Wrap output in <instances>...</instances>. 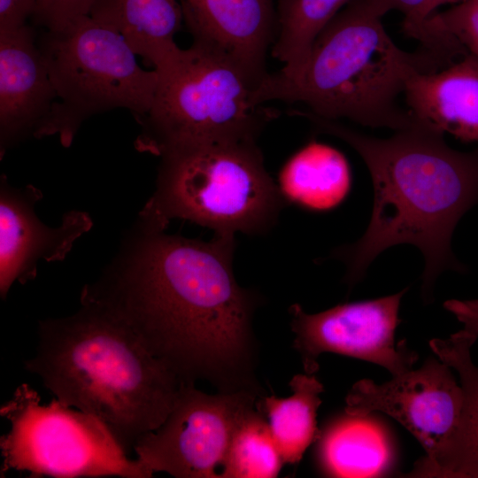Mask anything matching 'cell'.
<instances>
[{
  "label": "cell",
  "mask_w": 478,
  "mask_h": 478,
  "mask_svg": "<svg viewBox=\"0 0 478 478\" xmlns=\"http://www.w3.org/2000/svg\"><path fill=\"white\" fill-rule=\"evenodd\" d=\"M165 231L139 219L81 300L124 321L184 383L202 380L218 392L264 396L252 326L262 297L235 279V235L202 241Z\"/></svg>",
  "instance_id": "1"
},
{
  "label": "cell",
  "mask_w": 478,
  "mask_h": 478,
  "mask_svg": "<svg viewBox=\"0 0 478 478\" xmlns=\"http://www.w3.org/2000/svg\"><path fill=\"white\" fill-rule=\"evenodd\" d=\"M294 114L307 119L319 133L349 144L371 175L374 204L368 227L358 241L331 256L346 265V282L351 287L361 280L387 248L410 243L424 256L422 295L430 300L443 271L462 270L451 241L459 219L478 204V148L456 150L442 131L419 119L389 138H377L306 110Z\"/></svg>",
  "instance_id": "2"
},
{
  "label": "cell",
  "mask_w": 478,
  "mask_h": 478,
  "mask_svg": "<svg viewBox=\"0 0 478 478\" xmlns=\"http://www.w3.org/2000/svg\"><path fill=\"white\" fill-rule=\"evenodd\" d=\"M81 304L71 316L39 322L25 369L59 402L103 421L129 454L165 421L184 382L124 321Z\"/></svg>",
  "instance_id": "3"
},
{
  "label": "cell",
  "mask_w": 478,
  "mask_h": 478,
  "mask_svg": "<svg viewBox=\"0 0 478 478\" xmlns=\"http://www.w3.org/2000/svg\"><path fill=\"white\" fill-rule=\"evenodd\" d=\"M369 0H352L322 30L300 72L292 78L267 73L255 99L302 103L325 119L362 126L407 128L419 120L398 104L416 72L446 66L451 58L422 48L400 49Z\"/></svg>",
  "instance_id": "4"
},
{
  "label": "cell",
  "mask_w": 478,
  "mask_h": 478,
  "mask_svg": "<svg viewBox=\"0 0 478 478\" xmlns=\"http://www.w3.org/2000/svg\"><path fill=\"white\" fill-rule=\"evenodd\" d=\"M149 112L137 120L135 147L160 157L185 147L257 141L275 112L256 102L262 81L231 57L193 40L161 66Z\"/></svg>",
  "instance_id": "5"
},
{
  "label": "cell",
  "mask_w": 478,
  "mask_h": 478,
  "mask_svg": "<svg viewBox=\"0 0 478 478\" xmlns=\"http://www.w3.org/2000/svg\"><path fill=\"white\" fill-rule=\"evenodd\" d=\"M160 158L156 189L139 219L161 228L181 219L214 235H261L287 204L257 141L180 148Z\"/></svg>",
  "instance_id": "6"
},
{
  "label": "cell",
  "mask_w": 478,
  "mask_h": 478,
  "mask_svg": "<svg viewBox=\"0 0 478 478\" xmlns=\"http://www.w3.org/2000/svg\"><path fill=\"white\" fill-rule=\"evenodd\" d=\"M37 44L56 100L42 137L58 135L69 147L81 124L95 114L122 108L136 120L150 110L158 86L124 37L89 15L62 29L45 31Z\"/></svg>",
  "instance_id": "7"
},
{
  "label": "cell",
  "mask_w": 478,
  "mask_h": 478,
  "mask_svg": "<svg viewBox=\"0 0 478 478\" xmlns=\"http://www.w3.org/2000/svg\"><path fill=\"white\" fill-rule=\"evenodd\" d=\"M0 414L10 422V430L0 439L1 477L12 470L27 472L29 477L153 476L127 457L99 419L57 398L43 405L27 384L16 389Z\"/></svg>",
  "instance_id": "8"
},
{
  "label": "cell",
  "mask_w": 478,
  "mask_h": 478,
  "mask_svg": "<svg viewBox=\"0 0 478 478\" xmlns=\"http://www.w3.org/2000/svg\"><path fill=\"white\" fill-rule=\"evenodd\" d=\"M258 398L250 392L207 394L183 383L165 421L135 443L136 459L152 475L220 478L233 434Z\"/></svg>",
  "instance_id": "9"
},
{
  "label": "cell",
  "mask_w": 478,
  "mask_h": 478,
  "mask_svg": "<svg viewBox=\"0 0 478 478\" xmlns=\"http://www.w3.org/2000/svg\"><path fill=\"white\" fill-rule=\"evenodd\" d=\"M408 289L372 300L345 303L310 314L301 305L289 308L294 348L299 353L305 373L319 369L320 354L332 352L377 364L392 376L412 369L418 354L405 340L395 343L401 322L400 301Z\"/></svg>",
  "instance_id": "10"
},
{
  "label": "cell",
  "mask_w": 478,
  "mask_h": 478,
  "mask_svg": "<svg viewBox=\"0 0 478 478\" xmlns=\"http://www.w3.org/2000/svg\"><path fill=\"white\" fill-rule=\"evenodd\" d=\"M463 389L441 359L429 357L382 384L357 382L346 397L344 411L365 415L380 411L405 427L433 458L454 431L462 410Z\"/></svg>",
  "instance_id": "11"
},
{
  "label": "cell",
  "mask_w": 478,
  "mask_h": 478,
  "mask_svg": "<svg viewBox=\"0 0 478 478\" xmlns=\"http://www.w3.org/2000/svg\"><path fill=\"white\" fill-rule=\"evenodd\" d=\"M33 185L12 187L2 176L0 191V295L5 298L14 282L26 283L36 275L37 264L63 260L74 242L92 227L84 212L65 213L61 224L49 227L35 206L42 198Z\"/></svg>",
  "instance_id": "12"
},
{
  "label": "cell",
  "mask_w": 478,
  "mask_h": 478,
  "mask_svg": "<svg viewBox=\"0 0 478 478\" xmlns=\"http://www.w3.org/2000/svg\"><path fill=\"white\" fill-rule=\"evenodd\" d=\"M56 100L50 73L28 25L0 32V154L42 138Z\"/></svg>",
  "instance_id": "13"
},
{
  "label": "cell",
  "mask_w": 478,
  "mask_h": 478,
  "mask_svg": "<svg viewBox=\"0 0 478 478\" xmlns=\"http://www.w3.org/2000/svg\"><path fill=\"white\" fill-rule=\"evenodd\" d=\"M193 40L231 57L263 80L277 32L276 0H180Z\"/></svg>",
  "instance_id": "14"
},
{
  "label": "cell",
  "mask_w": 478,
  "mask_h": 478,
  "mask_svg": "<svg viewBox=\"0 0 478 478\" xmlns=\"http://www.w3.org/2000/svg\"><path fill=\"white\" fill-rule=\"evenodd\" d=\"M404 95L417 119L462 142H478V59L471 54L442 70L414 73Z\"/></svg>",
  "instance_id": "15"
},
{
  "label": "cell",
  "mask_w": 478,
  "mask_h": 478,
  "mask_svg": "<svg viewBox=\"0 0 478 478\" xmlns=\"http://www.w3.org/2000/svg\"><path fill=\"white\" fill-rule=\"evenodd\" d=\"M474 342L454 333L447 339H433L429 346L439 359L455 370L463 389L459 422L431 459L418 460L406 477L478 478V366L471 359Z\"/></svg>",
  "instance_id": "16"
},
{
  "label": "cell",
  "mask_w": 478,
  "mask_h": 478,
  "mask_svg": "<svg viewBox=\"0 0 478 478\" xmlns=\"http://www.w3.org/2000/svg\"><path fill=\"white\" fill-rule=\"evenodd\" d=\"M344 413L320 431L316 460L330 477H376L388 474L394 447L383 426L370 415Z\"/></svg>",
  "instance_id": "17"
},
{
  "label": "cell",
  "mask_w": 478,
  "mask_h": 478,
  "mask_svg": "<svg viewBox=\"0 0 478 478\" xmlns=\"http://www.w3.org/2000/svg\"><path fill=\"white\" fill-rule=\"evenodd\" d=\"M89 15L119 32L153 69L180 50L174 40L184 22L180 0H96Z\"/></svg>",
  "instance_id": "18"
},
{
  "label": "cell",
  "mask_w": 478,
  "mask_h": 478,
  "mask_svg": "<svg viewBox=\"0 0 478 478\" xmlns=\"http://www.w3.org/2000/svg\"><path fill=\"white\" fill-rule=\"evenodd\" d=\"M277 184L287 204L325 212L344 200L351 189V172L340 150L312 141L286 162Z\"/></svg>",
  "instance_id": "19"
},
{
  "label": "cell",
  "mask_w": 478,
  "mask_h": 478,
  "mask_svg": "<svg viewBox=\"0 0 478 478\" xmlns=\"http://www.w3.org/2000/svg\"><path fill=\"white\" fill-rule=\"evenodd\" d=\"M292 395L258 397L256 406L266 416L284 463L297 464L319 437L317 412L322 383L313 374H299L289 382Z\"/></svg>",
  "instance_id": "20"
},
{
  "label": "cell",
  "mask_w": 478,
  "mask_h": 478,
  "mask_svg": "<svg viewBox=\"0 0 478 478\" xmlns=\"http://www.w3.org/2000/svg\"><path fill=\"white\" fill-rule=\"evenodd\" d=\"M352 0H276L277 32L271 49L283 64L276 73L296 76L313 42L334 17Z\"/></svg>",
  "instance_id": "21"
},
{
  "label": "cell",
  "mask_w": 478,
  "mask_h": 478,
  "mask_svg": "<svg viewBox=\"0 0 478 478\" xmlns=\"http://www.w3.org/2000/svg\"><path fill=\"white\" fill-rule=\"evenodd\" d=\"M284 461L264 413L254 406L242 418L231 438L220 478H274Z\"/></svg>",
  "instance_id": "22"
},
{
  "label": "cell",
  "mask_w": 478,
  "mask_h": 478,
  "mask_svg": "<svg viewBox=\"0 0 478 478\" xmlns=\"http://www.w3.org/2000/svg\"><path fill=\"white\" fill-rule=\"evenodd\" d=\"M426 27L437 45H445L453 37L478 59V0H465L444 12H434Z\"/></svg>",
  "instance_id": "23"
},
{
  "label": "cell",
  "mask_w": 478,
  "mask_h": 478,
  "mask_svg": "<svg viewBox=\"0 0 478 478\" xmlns=\"http://www.w3.org/2000/svg\"><path fill=\"white\" fill-rule=\"evenodd\" d=\"M383 16L389 11L396 10L404 15L403 28L405 34L418 40L422 48L435 50L436 44L431 39L426 23L432 15L431 0H369Z\"/></svg>",
  "instance_id": "24"
},
{
  "label": "cell",
  "mask_w": 478,
  "mask_h": 478,
  "mask_svg": "<svg viewBox=\"0 0 478 478\" xmlns=\"http://www.w3.org/2000/svg\"><path fill=\"white\" fill-rule=\"evenodd\" d=\"M96 0H36L32 19L46 31L62 29L73 20L89 15Z\"/></svg>",
  "instance_id": "25"
},
{
  "label": "cell",
  "mask_w": 478,
  "mask_h": 478,
  "mask_svg": "<svg viewBox=\"0 0 478 478\" xmlns=\"http://www.w3.org/2000/svg\"><path fill=\"white\" fill-rule=\"evenodd\" d=\"M36 0H0V32L27 25L35 10Z\"/></svg>",
  "instance_id": "26"
},
{
  "label": "cell",
  "mask_w": 478,
  "mask_h": 478,
  "mask_svg": "<svg viewBox=\"0 0 478 478\" xmlns=\"http://www.w3.org/2000/svg\"><path fill=\"white\" fill-rule=\"evenodd\" d=\"M443 306L462 323L463 328L458 333L475 343L478 338V299H450L444 302Z\"/></svg>",
  "instance_id": "27"
},
{
  "label": "cell",
  "mask_w": 478,
  "mask_h": 478,
  "mask_svg": "<svg viewBox=\"0 0 478 478\" xmlns=\"http://www.w3.org/2000/svg\"><path fill=\"white\" fill-rule=\"evenodd\" d=\"M465 0H431L430 12L433 14L435 11L442 5L448 4H457Z\"/></svg>",
  "instance_id": "28"
}]
</instances>
